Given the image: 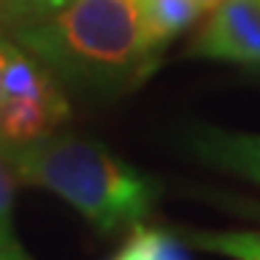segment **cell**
Returning a JSON list of instances; mask_svg holds the SVG:
<instances>
[{"instance_id": "6da1fadb", "label": "cell", "mask_w": 260, "mask_h": 260, "mask_svg": "<svg viewBox=\"0 0 260 260\" xmlns=\"http://www.w3.org/2000/svg\"><path fill=\"white\" fill-rule=\"evenodd\" d=\"M8 35L40 58L64 88L90 96L136 88L159 64L146 43L138 0H72Z\"/></svg>"}, {"instance_id": "5b68a950", "label": "cell", "mask_w": 260, "mask_h": 260, "mask_svg": "<svg viewBox=\"0 0 260 260\" xmlns=\"http://www.w3.org/2000/svg\"><path fill=\"white\" fill-rule=\"evenodd\" d=\"M188 149L212 168L260 186V133H229L202 127L191 136Z\"/></svg>"}, {"instance_id": "8992f818", "label": "cell", "mask_w": 260, "mask_h": 260, "mask_svg": "<svg viewBox=\"0 0 260 260\" xmlns=\"http://www.w3.org/2000/svg\"><path fill=\"white\" fill-rule=\"evenodd\" d=\"M138 14L149 48L159 56L173 38L202 16V8L194 0H138Z\"/></svg>"}, {"instance_id": "ba28073f", "label": "cell", "mask_w": 260, "mask_h": 260, "mask_svg": "<svg viewBox=\"0 0 260 260\" xmlns=\"http://www.w3.org/2000/svg\"><path fill=\"white\" fill-rule=\"evenodd\" d=\"M114 260H186V255L181 247V236L136 226L133 236L125 242Z\"/></svg>"}, {"instance_id": "52a82bcc", "label": "cell", "mask_w": 260, "mask_h": 260, "mask_svg": "<svg viewBox=\"0 0 260 260\" xmlns=\"http://www.w3.org/2000/svg\"><path fill=\"white\" fill-rule=\"evenodd\" d=\"M181 242L231 260H260V231H186Z\"/></svg>"}, {"instance_id": "7a4b0ae2", "label": "cell", "mask_w": 260, "mask_h": 260, "mask_svg": "<svg viewBox=\"0 0 260 260\" xmlns=\"http://www.w3.org/2000/svg\"><path fill=\"white\" fill-rule=\"evenodd\" d=\"M0 157L19 181L61 197L101 234L141 226L159 194L154 178L109 149L58 130L29 144L3 146Z\"/></svg>"}, {"instance_id": "9c48e42d", "label": "cell", "mask_w": 260, "mask_h": 260, "mask_svg": "<svg viewBox=\"0 0 260 260\" xmlns=\"http://www.w3.org/2000/svg\"><path fill=\"white\" fill-rule=\"evenodd\" d=\"M11 168L0 157V260H32L14 231V181Z\"/></svg>"}, {"instance_id": "3957f363", "label": "cell", "mask_w": 260, "mask_h": 260, "mask_svg": "<svg viewBox=\"0 0 260 260\" xmlns=\"http://www.w3.org/2000/svg\"><path fill=\"white\" fill-rule=\"evenodd\" d=\"M69 114L67 90L56 75L3 32L0 149L51 136L69 120Z\"/></svg>"}, {"instance_id": "8fae6325", "label": "cell", "mask_w": 260, "mask_h": 260, "mask_svg": "<svg viewBox=\"0 0 260 260\" xmlns=\"http://www.w3.org/2000/svg\"><path fill=\"white\" fill-rule=\"evenodd\" d=\"M194 3H197L199 8H202V11H212L218 3H223V0H194Z\"/></svg>"}, {"instance_id": "277c9868", "label": "cell", "mask_w": 260, "mask_h": 260, "mask_svg": "<svg viewBox=\"0 0 260 260\" xmlns=\"http://www.w3.org/2000/svg\"><path fill=\"white\" fill-rule=\"evenodd\" d=\"M191 56L260 67V0H223L197 35Z\"/></svg>"}, {"instance_id": "30bf717a", "label": "cell", "mask_w": 260, "mask_h": 260, "mask_svg": "<svg viewBox=\"0 0 260 260\" xmlns=\"http://www.w3.org/2000/svg\"><path fill=\"white\" fill-rule=\"evenodd\" d=\"M72 0H0V29L11 32L51 16Z\"/></svg>"}, {"instance_id": "7c38bea8", "label": "cell", "mask_w": 260, "mask_h": 260, "mask_svg": "<svg viewBox=\"0 0 260 260\" xmlns=\"http://www.w3.org/2000/svg\"><path fill=\"white\" fill-rule=\"evenodd\" d=\"M0 90H3V29H0Z\"/></svg>"}]
</instances>
